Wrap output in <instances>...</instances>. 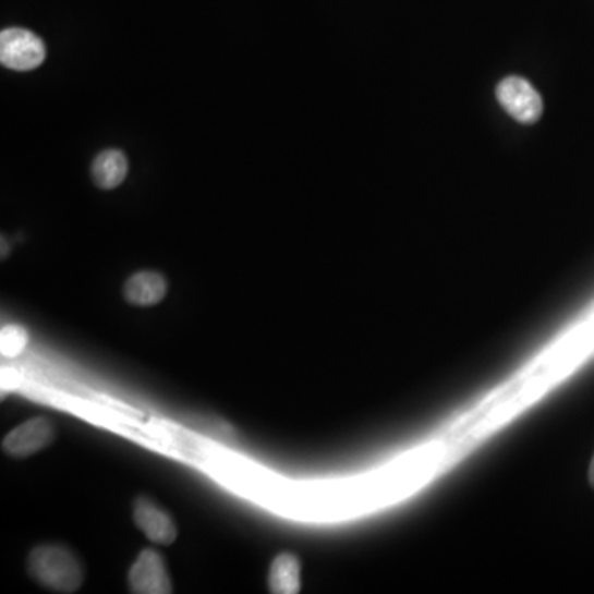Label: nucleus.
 Listing matches in <instances>:
<instances>
[{
    "label": "nucleus",
    "mask_w": 594,
    "mask_h": 594,
    "mask_svg": "<svg viewBox=\"0 0 594 594\" xmlns=\"http://www.w3.org/2000/svg\"><path fill=\"white\" fill-rule=\"evenodd\" d=\"M128 170H130V162L123 150H102L92 163L93 182L102 191H112L123 184Z\"/></svg>",
    "instance_id": "obj_8"
},
{
    "label": "nucleus",
    "mask_w": 594,
    "mask_h": 594,
    "mask_svg": "<svg viewBox=\"0 0 594 594\" xmlns=\"http://www.w3.org/2000/svg\"><path fill=\"white\" fill-rule=\"evenodd\" d=\"M167 281L156 271H140L124 284V298L133 306H156L166 298Z\"/></svg>",
    "instance_id": "obj_7"
},
{
    "label": "nucleus",
    "mask_w": 594,
    "mask_h": 594,
    "mask_svg": "<svg viewBox=\"0 0 594 594\" xmlns=\"http://www.w3.org/2000/svg\"><path fill=\"white\" fill-rule=\"evenodd\" d=\"M269 591L275 594H295L301 591V561L292 554H279L268 574Z\"/></svg>",
    "instance_id": "obj_9"
},
{
    "label": "nucleus",
    "mask_w": 594,
    "mask_h": 594,
    "mask_svg": "<svg viewBox=\"0 0 594 594\" xmlns=\"http://www.w3.org/2000/svg\"><path fill=\"white\" fill-rule=\"evenodd\" d=\"M44 40L27 28H5L0 34V62L15 72H31L45 62Z\"/></svg>",
    "instance_id": "obj_2"
},
{
    "label": "nucleus",
    "mask_w": 594,
    "mask_h": 594,
    "mask_svg": "<svg viewBox=\"0 0 594 594\" xmlns=\"http://www.w3.org/2000/svg\"><path fill=\"white\" fill-rule=\"evenodd\" d=\"M133 517L137 529L154 544L170 545L175 542V523L153 500L146 499V497L137 499L134 502Z\"/></svg>",
    "instance_id": "obj_6"
},
{
    "label": "nucleus",
    "mask_w": 594,
    "mask_h": 594,
    "mask_svg": "<svg viewBox=\"0 0 594 594\" xmlns=\"http://www.w3.org/2000/svg\"><path fill=\"white\" fill-rule=\"evenodd\" d=\"M131 591L140 594L172 593V583L167 574L162 557L156 550L141 551L130 570Z\"/></svg>",
    "instance_id": "obj_5"
},
{
    "label": "nucleus",
    "mask_w": 594,
    "mask_h": 594,
    "mask_svg": "<svg viewBox=\"0 0 594 594\" xmlns=\"http://www.w3.org/2000/svg\"><path fill=\"white\" fill-rule=\"evenodd\" d=\"M587 481H590V486L594 489V454L590 462V469H587Z\"/></svg>",
    "instance_id": "obj_11"
},
{
    "label": "nucleus",
    "mask_w": 594,
    "mask_h": 594,
    "mask_svg": "<svg viewBox=\"0 0 594 594\" xmlns=\"http://www.w3.org/2000/svg\"><path fill=\"white\" fill-rule=\"evenodd\" d=\"M27 342V330L24 327L15 326V324L2 327V332H0V350H2L4 355H19L25 349Z\"/></svg>",
    "instance_id": "obj_10"
},
{
    "label": "nucleus",
    "mask_w": 594,
    "mask_h": 594,
    "mask_svg": "<svg viewBox=\"0 0 594 594\" xmlns=\"http://www.w3.org/2000/svg\"><path fill=\"white\" fill-rule=\"evenodd\" d=\"M28 573L48 590L73 593L85 580L78 558L60 545H40L28 555Z\"/></svg>",
    "instance_id": "obj_1"
},
{
    "label": "nucleus",
    "mask_w": 594,
    "mask_h": 594,
    "mask_svg": "<svg viewBox=\"0 0 594 594\" xmlns=\"http://www.w3.org/2000/svg\"><path fill=\"white\" fill-rule=\"evenodd\" d=\"M497 99L517 123H537L544 112V101L537 89L520 76H507L497 85Z\"/></svg>",
    "instance_id": "obj_3"
},
{
    "label": "nucleus",
    "mask_w": 594,
    "mask_h": 594,
    "mask_svg": "<svg viewBox=\"0 0 594 594\" xmlns=\"http://www.w3.org/2000/svg\"><path fill=\"white\" fill-rule=\"evenodd\" d=\"M54 428L45 416L27 420L12 429L2 443V449L12 458H28L53 443Z\"/></svg>",
    "instance_id": "obj_4"
}]
</instances>
